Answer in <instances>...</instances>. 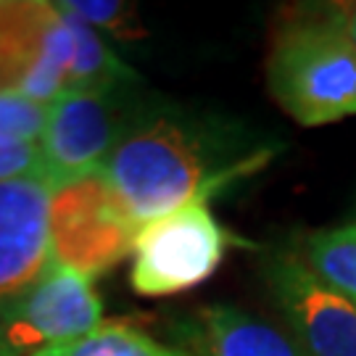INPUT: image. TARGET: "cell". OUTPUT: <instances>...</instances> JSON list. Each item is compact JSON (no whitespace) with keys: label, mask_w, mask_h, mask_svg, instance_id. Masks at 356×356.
<instances>
[{"label":"cell","mask_w":356,"mask_h":356,"mask_svg":"<svg viewBox=\"0 0 356 356\" xmlns=\"http://www.w3.org/2000/svg\"><path fill=\"white\" fill-rule=\"evenodd\" d=\"M325 13L346 32V38L356 45V0H338V3H322Z\"/></svg>","instance_id":"cell-16"},{"label":"cell","mask_w":356,"mask_h":356,"mask_svg":"<svg viewBox=\"0 0 356 356\" xmlns=\"http://www.w3.org/2000/svg\"><path fill=\"white\" fill-rule=\"evenodd\" d=\"M45 177L0 182V304L11 301L51 269V201Z\"/></svg>","instance_id":"cell-9"},{"label":"cell","mask_w":356,"mask_h":356,"mask_svg":"<svg viewBox=\"0 0 356 356\" xmlns=\"http://www.w3.org/2000/svg\"><path fill=\"white\" fill-rule=\"evenodd\" d=\"M103 301L90 277L53 261L32 288L0 304V356H38L101 325Z\"/></svg>","instance_id":"cell-7"},{"label":"cell","mask_w":356,"mask_h":356,"mask_svg":"<svg viewBox=\"0 0 356 356\" xmlns=\"http://www.w3.org/2000/svg\"><path fill=\"white\" fill-rule=\"evenodd\" d=\"M138 225L103 175L61 185L51 201L53 261L98 277L135 248Z\"/></svg>","instance_id":"cell-6"},{"label":"cell","mask_w":356,"mask_h":356,"mask_svg":"<svg viewBox=\"0 0 356 356\" xmlns=\"http://www.w3.org/2000/svg\"><path fill=\"white\" fill-rule=\"evenodd\" d=\"M45 177L40 140H0V182Z\"/></svg>","instance_id":"cell-15"},{"label":"cell","mask_w":356,"mask_h":356,"mask_svg":"<svg viewBox=\"0 0 356 356\" xmlns=\"http://www.w3.org/2000/svg\"><path fill=\"white\" fill-rule=\"evenodd\" d=\"M38 356H193L185 348L159 343L140 327H132L129 322L114 319L101 322L92 332L79 338L74 343L51 348Z\"/></svg>","instance_id":"cell-12"},{"label":"cell","mask_w":356,"mask_h":356,"mask_svg":"<svg viewBox=\"0 0 356 356\" xmlns=\"http://www.w3.org/2000/svg\"><path fill=\"white\" fill-rule=\"evenodd\" d=\"M58 6L92 29H106L119 38L140 35V29L135 24V11H129L119 0H64Z\"/></svg>","instance_id":"cell-14"},{"label":"cell","mask_w":356,"mask_h":356,"mask_svg":"<svg viewBox=\"0 0 356 356\" xmlns=\"http://www.w3.org/2000/svg\"><path fill=\"white\" fill-rule=\"evenodd\" d=\"M140 114L129 103L127 88L74 90L56 98L40 138L45 179L58 191L74 179L103 175L106 161Z\"/></svg>","instance_id":"cell-4"},{"label":"cell","mask_w":356,"mask_h":356,"mask_svg":"<svg viewBox=\"0 0 356 356\" xmlns=\"http://www.w3.org/2000/svg\"><path fill=\"white\" fill-rule=\"evenodd\" d=\"M48 127V106L0 92V140H40Z\"/></svg>","instance_id":"cell-13"},{"label":"cell","mask_w":356,"mask_h":356,"mask_svg":"<svg viewBox=\"0 0 356 356\" xmlns=\"http://www.w3.org/2000/svg\"><path fill=\"white\" fill-rule=\"evenodd\" d=\"M298 251L330 288L356 304V222L312 232Z\"/></svg>","instance_id":"cell-11"},{"label":"cell","mask_w":356,"mask_h":356,"mask_svg":"<svg viewBox=\"0 0 356 356\" xmlns=\"http://www.w3.org/2000/svg\"><path fill=\"white\" fill-rule=\"evenodd\" d=\"M235 243L206 201L188 204L138 227L129 280L140 296L193 291L214 275Z\"/></svg>","instance_id":"cell-3"},{"label":"cell","mask_w":356,"mask_h":356,"mask_svg":"<svg viewBox=\"0 0 356 356\" xmlns=\"http://www.w3.org/2000/svg\"><path fill=\"white\" fill-rule=\"evenodd\" d=\"M264 282L304 356H356V304L330 288L298 248L264 261Z\"/></svg>","instance_id":"cell-8"},{"label":"cell","mask_w":356,"mask_h":356,"mask_svg":"<svg viewBox=\"0 0 356 356\" xmlns=\"http://www.w3.org/2000/svg\"><path fill=\"white\" fill-rule=\"evenodd\" d=\"M267 85L277 106L304 127L356 116V45L322 3L298 6L275 26Z\"/></svg>","instance_id":"cell-2"},{"label":"cell","mask_w":356,"mask_h":356,"mask_svg":"<svg viewBox=\"0 0 356 356\" xmlns=\"http://www.w3.org/2000/svg\"><path fill=\"white\" fill-rule=\"evenodd\" d=\"M185 338L193 356H304L288 332L229 304L204 306Z\"/></svg>","instance_id":"cell-10"},{"label":"cell","mask_w":356,"mask_h":356,"mask_svg":"<svg viewBox=\"0 0 356 356\" xmlns=\"http://www.w3.org/2000/svg\"><path fill=\"white\" fill-rule=\"evenodd\" d=\"M74 38L56 3L0 0V92L51 106L69 92Z\"/></svg>","instance_id":"cell-5"},{"label":"cell","mask_w":356,"mask_h":356,"mask_svg":"<svg viewBox=\"0 0 356 356\" xmlns=\"http://www.w3.org/2000/svg\"><path fill=\"white\" fill-rule=\"evenodd\" d=\"M272 153L232 124L166 106L135 119L103 166V177L140 227L251 177Z\"/></svg>","instance_id":"cell-1"}]
</instances>
